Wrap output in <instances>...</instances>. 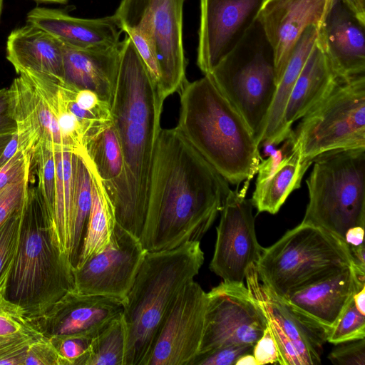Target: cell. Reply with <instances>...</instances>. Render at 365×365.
Masks as SVG:
<instances>
[{"mask_svg":"<svg viewBox=\"0 0 365 365\" xmlns=\"http://www.w3.org/2000/svg\"><path fill=\"white\" fill-rule=\"evenodd\" d=\"M207 304V292L190 281L167 312L148 365H190L200 347Z\"/></svg>","mask_w":365,"mask_h":365,"instance_id":"5bb4252c","label":"cell"},{"mask_svg":"<svg viewBox=\"0 0 365 365\" xmlns=\"http://www.w3.org/2000/svg\"><path fill=\"white\" fill-rule=\"evenodd\" d=\"M346 4L355 12L359 18L365 21L364 1L361 0H344Z\"/></svg>","mask_w":365,"mask_h":365,"instance_id":"7dc6e473","label":"cell"},{"mask_svg":"<svg viewBox=\"0 0 365 365\" xmlns=\"http://www.w3.org/2000/svg\"><path fill=\"white\" fill-rule=\"evenodd\" d=\"M228 182L176 129H161L140 241L146 252L200 241L230 190Z\"/></svg>","mask_w":365,"mask_h":365,"instance_id":"6da1fadb","label":"cell"},{"mask_svg":"<svg viewBox=\"0 0 365 365\" xmlns=\"http://www.w3.org/2000/svg\"><path fill=\"white\" fill-rule=\"evenodd\" d=\"M73 233L71 260L74 267L80 254L91 206V179L83 158L72 155Z\"/></svg>","mask_w":365,"mask_h":365,"instance_id":"f1b7e54d","label":"cell"},{"mask_svg":"<svg viewBox=\"0 0 365 365\" xmlns=\"http://www.w3.org/2000/svg\"><path fill=\"white\" fill-rule=\"evenodd\" d=\"M210 73L259 146L278 82L274 54L258 20Z\"/></svg>","mask_w":365,"mask_h":365,"instance_id":"ba28073f","label":"cell"},{"mask_svg":"<svg viewBox=\"0 0 365 365\" xmlns=\"http://www.w3.org/2000/svg\"><path fill=\"white\" fill-rule=\"evenodd\" d=\"M124 299L71 290L42 316L31 319L45 337L93 338L123 312Z\"/></svg>","mask_w":365,"mask_h":365,"instance_id":"2e32d148","label":"cell"},{"mask_svg":"<svg viewBox=\"0 0 365 365\" xmlns=\"http://www.w3.org/2000/svg\"><path fill=\"white\" fill-rule=\"evenodd\" d=\"M110 102L123 158L121 176L106 190L116 222L136 237L144 226L165 99L125 34Z\"/></svg>","mask_w":365,"mask_h":365,"instance_id":"7a4b0ae2","label":"cell"},{"mask_svg":"<svg viewBox=\"0 0 365 365\" xmlns=\"http://www.w3.org/2000/svg\"><path fill=\"white\" fill-rule=\"evenodd\" d=\"M106 190L111 188L122 175L123 158L113 123L92 138L86 146Z\"/></svg>","mask_w":365,"mask_h":365,"instance_id":"f546056e","label":"cell"},{"mask_svg":"<svg viewBox=\"0 0 365 365\" xmlns=\"http://www.w3.org/2000/svg\"><path fill=\"white\" fill-rule=\"evenodd\" d=\"M21 205L22 202L0 226V278L12 265L16 254L21 230Z\"/></svg>","mask_w":365,"mask_h":365,"instance_id":"836d02e7","label":"cell"},{"mask_svg":"<svg viewBox=\"0 0 365 365\" xmlns=\"http://www.w3.org/2000/svg\"><path fill=\"white\" fill-rule=\"evenodd\" d=\"M144 63L151 78L160 87V71L157 56L149 39L142 33L135 30L124 31Z\"/></svg>","mask_w":365,"mask_h":365,"instance_id":"60d3db41","label":"cell"},{"mask_svg":"<svg viewBox=\"0 0 365 365\" xmlns=\"http://www.w3.org/2000/svg\"><path fill=\"white\" fill-rule=\"evenodd\" d=\"M203 262L200 241L146 252L123 302L122 314L127 329L125 365H148L167 312Z\"/></svg>","mask_w":365,"mask_h":365,"instance_id":"5b68a950","label":"cell"},{"mask_svg":"<svg viewBox=\"0 0 365 365\" xmlns=\"http://www.w3.org/2000/svg\"><path fill=\"white\" fill-rule=\"evenodd\" d=\"M10 268L0 278V339L42 335L19 304L9 300L6 289Z\"/></svg>","mask_w":365,"mask_h":365,"instance_id":"1f68e13d","label":"cell"},{"mask_svg":"<svg viewBox=\"0 0 365 365\" xmlns=\"http://www.w3.org/2000/svg\"><path fill=\"white\" fill-rule=\"evenodd\" d=\"M252 354L257 365L278 364V352L272 333L267 327L262 336L257 341Z\"/></svg>","mask_w":365,"mask_h":365,"instance_id":"7bdbcfd3","label":"cell"},{"mask_svg":"<svg viewBox=\"0 0 365 365\" xmlns=\"http://www.w3.org/2000/svg\"><path fill=\"white\" fill-rule=\"evenodd\" d=\"M180 91L176 129L228 182L250 181L262 160L259 145L210 73Z\"/></svg>","mask_w":365,"mask_h":365,"instance_id":"3957f363","label":"cell"},{"mask_svg":"<svg viewBox=\"0 0 365 365\" xmlns=\"http://www.w3.org/2000/svg\"><path fill=\"white\" fill-rule=\"evenodd\" d=\"M30 158L17 150L14 155L0 167V192L7 185L32 173Z\"/></svg>","mask_w":365,"mask_h":365,"instance_id":"b9f144b4","label":"cell"},{"mask_svg":"<svg viewBox=\"0 0 365 365\" xmlns=\"http://www.w3.org/2000/svg\"><path fill=\"white\" fill-rule=\"evenodd\" d=\"M364 227L356 226L349 229L344 236L348 247H357L364 244Z\"/></svg>","mask_w":365,"mask_h":365,"instance_id":"f6af8a7d","label":"cell"},{"mask_svg":"<svg viewBox=\"0 0 365 365\" xmlns=\"http://www.w3.org/2000/svg\"><path fill=\"white\" fill-rule=\"evenodd\" d=\"M365 287V275L354 265L291 294L285 299L296 310L323 327L331 330L353 299Z\"/></svg>","mask_w":365,"mask_h":365,"instance_id":"44dd1931","label":"cell"},{"mask_svg":"<svg viewBox=\"0 0 365 365\" xmlns=\"http://www.w3.org/2000/svg\"><path fill=\"white\" fill-rule=\"evenodd\" d=\"M73 264L57 242L52 216L37 187H29L21 205L19 245L6 296L30 318L41 317L73 290Z\"/></svg>","mask_w":365,"mask_h":365,"instance_id":"277c9868","label":"cell"},{"mask_svg":"<svg viewBox=\"0 0 365 365\" xmlns=\"http://www.w3.org/2000/svg\"><path fill=\"white\" fill-rule=\"evenodd\" d=\"M126 341L127 329L121 313L92 338L86 365H125Z\"/></svg>","mask_w":365,"mask_h":365,"instance_id":"4dcf8cb0","label":"cell"},{"mask_svg":"<svg viewBox=\"0 0 365 365\" xmlns=\"http://www.w3.org/2000/svg\"><path fill=\"white\" fill-rule=\"evenodd\" d=\"M329 353V361L336 365H365V338L341 342Z\"/></svg>","mask_w":365,"mask_h":365,"instance_id":"f35d334b","label":"cell"},{"mask_svg":"<svg viewBox=\"0 0 365 365\" xmlns=\"http://www.w3.org/2000/svg\"><path fill=\"white\" fill-rule=\"evenodd\" d=\"M8 88L17 126L18 149L30 159L43 148L68 151L56 115L35 84L20 73Z\"/></svg>","mask_w":365,"mask_h":365,"instance_id":"e0dca14e","label":"cell"},{"mask_svg":"<svg viewBox=\"0 0 365 365\" xmlns=\"http://www.w3.org/2000/svg\"><path fill=\"white\" fill-rule=\"evenodd\" d=\"M32 179L31 173L0 192V226L21 205Z\"/></svg>","mask_w":365,"mask_h":365,"instance_id":"74e56055","label":"cell"},{"mask_svg":"<svg viewBox=\"0 0 365 365\" xmlns=\"http://www.w3.org/2000/svg\"><path fill=\"white\" fill-rule=\"evenodd\" d=\"M65 365H86L92 339L80 336H58L48 339Z\"/></svg>","mask_w":365,"mask_h":365,"instance_id":"d590c367","label":"cell"},{"mask_svg":"<svg viewBox=\"0 0 365 365\" xmlns=\"http://www.w3.org/2000/svg\"><path fill=\"white\" fill-rule=\"evenodd\" d=\"M54 151L46 148L38 150L31 159V170L37 177L38 189L52 216L56 192V168Z\"/></svg>","mask_w":365,"mask_h":365,"instance_id":"d6a6232c","label":"cell"},{"mask_svg":"<svg viewBox=\"0 0 365 365\" xmlns=\"http://www.w3.org/2000/svg\"><path fill=\"white\" fill-rule=\"evenodd\" d=\"M235 365H257L252 354H247L241 356Z\"/></svg>","mask_w":365,"mask_h":365,"instance_id":"681fc988","label":"cell"},{"mask_svg":"<svg viewBox=\"0 0 365 365\" xmlns=\"http://www.w3.org/2000/svg\"><path fill=\"white\" fill-rule=\"evenodd\" d=\"M364 31L365 21L344 0H333L319 29L318 41L341 81L364 75Z\"/></svg>","mask_w":365,"mask_h":365,"instance_id":"d6986e66","label":"cell"},{"mask_svg":"<svg viewBox=\"0 0 365 365\" xmlns=\"http://www.w3.org/2000/svg\"><path fill=\"white\" fill-rule=\"evenodd\" d=\"M250 181L228 191L216 228L217 237L210 269L223 281L243 282L247 269L259 259L263 248L258 242L252 213L246 193Z\"/></svg>","mask_w":365,"mask_h":365,"instance_id":"7c38bea8","label":"cell"},{"mask_svg":"<svg viewBox=\"0 0 365 365\" xmlns=\"http://www.w3.org/2000/svg\"><path fill=\"white\" fill-rule=\"evenodd\" d=\"M81 156L91 175L92 199L80 254L75 266L82 264L108 245L117 223L113 205L93 162L87 153Z\"/></svg>","mask_w":365,"mask_h":365,"instance_id":"83f0119b","label":"cell"},{"mask_svg":"<svg viewBox=\"0 0 365 365\" xmlns=\"http://www.w3.org/2000/svg\"><path fill=\"white\" fill-rule=\"evenodd\" d=\"M24 365H65V364L52 342L43 336L29 345Z\"/></svg>","mask_w":365,"mask_h":365,"instance_id":"ab89813d","label":"cell"},{"mask_svg":"<svg viewBox=\"0 0 365 365\" xmlns=\"http://www.w3.org/2000/svg\"><path fill=\"white\" fill-rule=\"evenodd\" d=\"M319 37V28L311 25L302 34L288 58L277 84L260 144L278 145L287 140L284 130L283 116L288 98Z\"/></svg>","mask_w":365,"mask_h":365,"instance_id":"4316f807","label":"cell"},{"mask_svg":"<svg viewBox=\"0 0 365 365\" xmlns=\"http://www.w3.org/2000/svg\"><path fill=\"white\" fill-rule=\"evenodd\" d=\"M185 0H122L115 16L123 31L135 30L150 41L158 58L160 90L165 98L187 81L182 43V9Z\"/></svg>","mask_w":365,"mask_h":365,"instance_id":"30bf717a","label":"cell"},{"mask_svg":"<svg viewBox=\"0 0 365 365\" xmlns=\"http://www.w3.org/2000/svg\"><path fill=\"white\" fill-rule=\"evenodd\" d=\"M4 0H0V20H1V14H2V11H3V7H4Z\"/></svg>","mask_w":365,"mask_h":365,"instance_id":"f5cc1de1","label":"cell"},{"mask_svg":"<svg viewBox=\"0 0 365 365\" xmlns=\"http://www.w3.org/2000/svg\"><path fill=\"white\" fill-rule=\"evenodd\" d=\"M13 135H6L3 136H0V157L6 148L8 143L11 139Z\"/></svg>","mask_w":365,"mask_h":365,"instance_id":"f907efd6","label":"cell"},{"mask_svg":"<svg viewBox=\"0 0 365 365\" xmlns=\"http://www.w3.org/2000/svg\"><path fill=\"white\" fill-rule=\"evenodd\" d=\"M266 1L200 0L197 64L204 75L241 43Z\"/></svg>","mask_w":365,"mask_h":365,"instance_id":"9a60e30c","label":"cell"},{"mask_svg":"<svg viewBox=\"0 0 365 365\" xmlns=\"http://www.w3.org/2000/svg\"><path fill=\"white\" fill-rule=\"evenodd\" d=\"M207 294L204 332L197 355L231 344L255 346L268 322L247 286L223 281Z\"/></svg>","mask_w":365,"mask_h":365,"instance_id":"8fae6325","label":"cell"},{"mask_svg":"<svg viewBox=\"0 0 365 365\" xmlns=\"http://www.w3.org/2000/svg\"><path fill=\"white\" fill-rule=\"evenodd\" d=\"M145 253L140 240L116 223L108 245L73 267V290L124 299Z\"/></svg>","mask_w":365,"mask_h":365,"instance_id":"4fadbf2b","label":"cell"},{"mask_svg":"<svg viewBox=\"0 0 365 365\" xmlns=\"http://www.w3.org/2000/svg\"><path fill=\"white\" fill-rule=\"evenodd\" d=\"M289 145V151L284 155L278 150L260 161L250 199L258 212L276 214L289 195L300 187L304 175L313 163L303 159L298 146Z\"/></svg>","mask_w":365,"mask_h":365,"instance_id":"cb8c5ba5","label":"cell"},{"mask_svg":"<svg viewBox=\"0 0 365 365\" xmlns=\"http://www.w3.org/2000/svg\"><path fill=\"white\" fill-rule=\"evenodd\" d=\"M6 53L16 73L32 70L63 79L61 42L31 24L9 34Z\"/></svg>","mask_w":365,"mask_h":365,"instance_id":"484cf974","label":"cell"},{"mask_svg":"<svg viewBox=\"0 0 365 365\" xmlns=\"http://www.w3.org/2000/svg\"><path fill=\"white\" fill-rule=\"evenodd\" d=\"M17 126L12 115L9 88L0 89V136L16 133Z\"/></svg>","mask_w":365,"mask_h":365,"instance_id":"ee69618b","label":"cell"},{"mask_svg":"<svg viewBox=\"0 0 365 365\" xmlns=\"http://www.w3.org/2000/svg\"><path fill=\"white\" fill-rule=\"evenodd\" d=\"M340 81L317 41L292 88L284 109L283 127L288 140L292 135V124L320 103Z\"/></svg>","mask_w":365,"mask_h":365,"instance_id":"d4e9b609","label":"cell"},{"mask_svg":"<svg viewBox=\"0 0 365 365\" xmlns=\"http://www.w3.org/2000/svg\"><path fill=\"white\" fill-rule=\"evenodd\" d=\"M254 345L246 344L221 346L197 355L190 365H235L243 355L252 354Z\"/></svg>","mask_w":365,"mask_h":365,"instance_id":"8d00e7d4","label":"cell"},{"mask_svg":"<svg viewBox=\"0 0 365 365\" xmlns=\"http://www.w3.org/2000/svg\"><path fill=\"white\" fill-rule=\"evenodd\" d=\"M351 266L344 240L303 222L264 247L255 263L261 282L284 299Z\"/></svg>","mask_w":365,"mask_h":365,"instance_id":"8992f818","label":"cell"},{"mask_svg":"<svg viewBox=\"0 0 365 365\" xmlns=\"http://www.w3.org/2000/svg\"><path fill=\"white\" fill-rule=\"evenodd\" d=\"M353 300L357 309L365 314V287L354 295Z\"/></svg>","mask_w":365,"mask_h":365,"instance_id":"c3c4849f","label":"cell"},{"mask_svg":"<svg viewBox=\"0 0 365 365\" xmlns=\"http://www.w3.org/2000/svg\"><path fill=\"white\" fill-rule=\"evenodd\" d=\"M365 338V314L351 302L335 327L330 330L327 342L336 344L341 342Z\"/></svg>","mask_w":365,"mask_h":365,"instance_id":"e575fe53","label":"cell"},{"mask_svg":"<svg viewBox=\"0 0 365 365\" xmlns=\"http://www.w3.org/2000/svg\"><path fill=\"white\" fill-rule=\"evenodd\" d=\"M38 4H66L68 0H32Z\"/></svg>","mask_w":365,"mask_h":365,"instance_id":"816d5d0a","label":"cell"},{"mask_svg":"<svg viewBox=\"0 0 365 365\" xmlns=\"http://www.w3.org/2000/svg\"><path fill=\"white\" fill-rule=\"evenodd\" d=\"M333 0H267L258 21L274 54L277 82L302 32L309 26L319 29Z\"/></svg>","mask_w":365,"mask_h":365,"instance_id":"ac0fdd59","label":"cell"},{"mask_svg":"<svg viewBox=\"0 0 365 365\" xmlns=\"http://www.w3.org/2000/svg\"><path fill=\"white\" fill-rule=\"evenodd\" d=\"M287 140L312 162L327 152L365 148V76L340 81Z\"/></svg>","mask_w":365,"mask_h":365,"instance_id":"9c48e42d","label":"cell"},{"mask_svg":"<svg viewBox=\"0 0 365 365\" xmlns=\"http://www.w3.org/2000/svg\"><path fill=\"white\" fill-rule=\"evenodd\" d=\"M313 163L302 222L344 241L349 229L365 227V148L327 152Z\"/></svg>","mask_w":365,"mask_h":365,"instance_id":"52a82bcc","label":"cell"},{"mask_svg":"<svg viewBox=\"0 0 365 365\" xmlns=\"http://www.w3.org/2000/svg\"><path fill=\"white\" fill-rule=\"evenodd\" d=\"M18 150V138L16 133L14 134L11 139L4 148L0 157V167L6 163Z\"/></svg>","mask_w":365,"mask_h":365,"instance_id":"bcb514c9","label":"cell"},{"mask_svg":"<svg viewBox=\"0 0 365 365\" xmlns=\"http://www.w3.org/2000/svg\"><path fill=\"white\" fill-rule=\"evenodd\" d=\"M31 24L64 44L78 48L109 47L118 44L123 29L115 16L82 19L59 9L36 6L26 14Z\"/></svg>","mask_w":365,"mask_h":365,"instance_id":"7402d4cb","label":"cell"},{"mask_svg":"<svg viewBox=\"0 0 365 365\" xmlns=\"http://www.w3.org/2000/svg\"><path fill=\"white\" fill-rule=\"evenodd\" d=\"M245 279L251 296L292 341L303 365L320 364L328 332L262 283L255 264L247 269Z\"/></svg>","mask_w":365,"mask_h":365,"instance_id":"ffe728a7","label":"cell"},{"mask_svg":"<svg viewBox=\"0 0 365 365\" xmlns=\"http://www.w3.org/2000/svg\"><path fill=\"white\" fill-rule=\"evenodd\" d=\"M123 44L120 41L109 47L78 48L61 42L63 80L77 89L93 91L110 105Z\"/></svg>","mask_w":365,"mask_h":365,"instance_id":"603a6c76","label":"cell"}]
</instances>
